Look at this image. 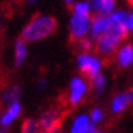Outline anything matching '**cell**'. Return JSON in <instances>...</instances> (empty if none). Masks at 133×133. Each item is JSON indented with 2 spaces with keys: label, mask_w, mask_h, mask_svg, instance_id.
Masks as SVG:
<instances>
[{
  "label": "cell",
  "mask_w": 133,
  "mask_h": 133,
  "mask_svg": "<svg viewBox=\"0 0 133 133\" xmlns=\"http://www.w3.org/2000/svg\"><path fill=\"white\" fill-rule=\"evenodd\" d=\"M128 29H129V31L133 30V11L129 14V18H128Z\"/></svg>",
  "instance_id": "cell-20"
},
{
  "label": "cell",
  "mask_w": 133,
  "mask_h": 133,
  "mask_svg": "<svg viewBox=\"0 0 133 133\" xmlns=\"http://www.w3.org/2000/svg\"><path fill=\"white\" fill-rule=\"evenodd\" d=\"M117 61L121 68H128L133 63V45L132 44H126L118 50Z\"/></svg>",
  "instance_id": "cell-12"
},
{
  "label": "cell",
  "mask_w": 133,
  "mask_h": 133,
  "mask_svg": "<svg viewBox=\"0 0 133 133\" xmlns=\"http://www.w3.org/2000/svg\"><path fill=\"white\" fill-rule=\"evenodd\" d=\"M77 68L84 77H87L90 80H94L98 75H101V69H102V61L101 58L92 56L90 53H80L77 56Z\"/></svg>",
  "instance_id": "cell-2"
},
{
  "label": "cell",
  "mask_w": 133,
  "mask_h": 133,
  "mask_svg": "<svg viewBox=\"0 0 133 133\" xmlns=\"http://www.w3.org/2000/svg\"><path fill=\"white\" fill-rule=\"evenodd\" d=\"M126 2H128V4L130 5V7H133V0H126Z\"/></svg>",
  "instance_id": "cell-21"
},
{
  "label": "cell",
  "mask_w": 133,
  "mask_h": 133,
  "mask_svg": "<svg viewBox=\"0 0 133 133\" xmlns=\"http://www.w3.org/2000/svg\"><path fill=\"white\" fill-rule=\"evenodd\" d=\"M90 118H91V121L96 125L98 122H101L102 119H103V111H102L101 107H94L91 113H90Z\"/></svg>",
  "instance_id": "cell-18"
},
{
  "label": "cell",
  "mask_w": 133,
  "mask_h": 133,
  "mask_svg": "<svg viewBox=\"0 0 133 133\" xmlns=\"http://www.w3.org/2000/svg\"><path fill=\"white\" fill-rule=\"evenodd\" d=\"M21 133H41L39 132V124H38V121L31 119V118L26 119L25 122L22 124Z\"/></svg>",
  "instance_id": "cell-16"
},
{
  "label": "cell",
  "mask_w": 133,
  "mask_h": 133,
  "mask_svg": "<svg viewBox=\"0 0 133 133\" xmlns=\"http://www.w3.org/2000/svg\"><path fill=\"white\" fill-rule=\"evenodd\" d=\"M29 2H30V3H33V2H35V0H29Z\"/></svg>",
  "instance_id": "cell-24"
},
{
  "label": "cell",
  "mask_w": 133,
  "mask_h": 133,
  "mask_svg": "<svg viewBox=\"0 0 133 133\" xmlns=\"http://www.w3.org/2000/svg\"><path fill=\"white\" fill-rule=\"evenodd\" d=\"M118 45H119V44H118L117 41H114L113 38L109 37V35L103 34L102 37H99L98 39H96L95 49H96V52H98L101 56L109 57V56H111V54L116 52V49H117Z\"/></svg>",
  "instance_id": "cell-9"
},
{
  "label": "cell",
  "mask_w": 133,
  "mask_h": 133,
  "mask_svg": "<svg viewBox=\"0 0 133 133\" xmlns=\"http://www.w3.org/2000/svg\"><path fill=\"white\" fill-rule=\"evenodd\" d=\"M63 2H65V3H66V4H71V3H72V2H74V0H63Z\"/></svg>",
  "instance_id": "cell-22"
},
{
  "label": "cell",
  "mask_w": 133,
  "mask_h": 133,
  "mask_svg": "<svg viewBox=\"0 0 133 133\" xmlns=\"http://www.w3.org/2000/svg\"><path fill=\"white\" fill-rule=\"evenodd\" d=\"M96 130L95 124L91 121L90 116L87 114H80V116L75 117L72 121L69 133H94Z\"/></svg>",
  "instance_id": "cell-6"
},
{
  "label": "cell",
  "mask_w": 133,
  "mask_h": 133,
  "mask_svg": "<svg viewBox=\"0 0 133 133\" xmlns=\"http://www.w3.org/2000/svg\"><path fill=\"white\" fill-rule=\"evenodd\" d=\"M27 56V48H26V41L22 38L15 42V66H19L21 64L25 63Z\"/></svg>",
  "instance_id": "cell-13"
},
{
  "label": "cell",
  "mask_w": 133,
  "mask_h": 133,
  "mask_svg": "<svg viewBox=\"0 0 133 133\" xmlns=\"http://www.w3.org/2000/svg\"><path fill=\"white\" fill-rule=\"evenodd\" d=\"M19 114H21V103L19 102H15V103H12L11 106H8L7 110L2 114V117H0V125H2L3 128H8V126L19 117Z\"/></svg>",
  "instance_id": "cell-10"
},
{
  "label": "cell",
  "mask_w": 133,
  "mask_h": 133,
  "mask_svg": "<svg viewBox=\"0 0 133 133\" xmlns=\"http://www.w3.org/2000/svg\"><path fill=\"white\" fill-rule=\"evenodd\" d=\"M90 11H91V3L88 2H79L72 5V15L76 16H91Z\"/></svg>",
  "instance_id": "cell-14"
},
{
  "label": "cell",
  "mask_w": 133,
  "mask_h": 133,
  "mask_svg": "<svg viewBox=\"0 0 133 133\" xmlns=\"http://www.w3.org/2000/svg\"><path fill=\"white\" fill-rule=\"evenodd\" d=\"M94 133H105V132H101V130H95Z\"/></svg>",
  "instance_id": "cell-23"
},
{
  "label": "cell",
  "mask_w": 133,
  "mask_h": 133,
  "mask_svg": "<svg viewBox=\"0 0 133 133\" xmlns=\"http://www.w3.org/2000/svg\"><path fill=\"white\" fill-rule=\"evenodd\" d=\"M39 124V129L42 130V133H49L57 128H61V113L57 109H52L48 110L41 116V118L38 119Z\"/></svg>",
  "instance_id": "cell-5"
},
{
  "label": "cell",
  "mask_w": 133,
  "mask_h": 133,
  "mask_svg": "<svg viewBox=\"0 0 133 133\" xmlns=\"http://www.w3.org/2000/svg\"><path fill=\"white\" fill-rule=\"evenodd\" d=\"M91 16H76L72 15L69 21V31L71 41L79 42L80 39L86 38V35L91 31Z\"/></svg>",
  "instance_id": "cell-4"
},
{
  "label": "cell",
  "mask_w": 133,
  "mask_h": 133,
  "mask_svg": "<svg viewBox=\"0 0 133 133\" xmlns=\"http://www.w3.org/2000/svg\"><path fill=\"white\" fill-rule=\"evenodd\" d=\"M132 102H133V88L128 90L126 92H119L111 101V111L114 114L122 113Z\"/></svg>",
  "instance_id": "cell-8"
},
{
  "label": "cell",
  "mask_w": 133,
  "mask_h": 133,
  "mask_svg": "<svg viewBox=\"0 0 133 133\" xmlns=\"http://www.w3.org/2000/svg\"><path fill=\"white\" fill-rule=\"evenodd\" d=\"M41 133H42V132H41Z\"/></svg>",
  "instance_id": "cell-26"
},
{
  "label": "cell",
  "mask_w": 133,
  "mask_h": 133,
  "mask_svg": "<svg viewBox=\"0 0 133 133\" xmlns=\"http://www.w3.org/2000/svg\"><path fill=\"white\" fill-rule=\"evenodd\" d=\"M0 133H3V132H2V130H0Z\"/></svg>",
  "instance_id": "cell-25"
},
{
  "label": "cell",
  "mask_w": 133,
  "mask_h": 133,
  "mask_svg": "<svg viewBox=\"0 0 133 133\" xmlns=\"http://www.w3.org/2000/svg\"><path fill=\"white\" fill-rule=\"evenodd\" d=\"M57 22L53 16L49 15H35L29 25L23 29L22 39L26 42H34L44 39L56 30Z\"/></svg>",
  "instance_id": "cell-1"
},
{
  "label": "cell",
  "mask_w": 133,
  "mask_h": 133,
  "mask_svg": "<svg viewBox=\"0 0 133 133\" xmlns=\"http://www.w3.org/2000/svg\"><path fill=\"white\" fill-rule=\"evenodd\" d=\"M19 94H21V90H19L18 86L11 87V88H8L7 91L3 94V102H4V103H7L8 106H11L12 103L18 102V99H19Z\"/></svg>",
  "instance_id": "cell-15"
},
{
  "label": "cell",
  "mask_w": 133,
  "mask_h": 133,
  "mask_svg": "<svg viewBox=\"0 0 133 133\" xmlns=\"http://www.w3.org/2000/svg\"><path fill=\"white\" fill-rule=\"evenodd\" d=\"M92 87H94V90H95V92H96V95L98 94H102L105 91V87H106V79H105V76L103 75H98L95 77V79L92 80Z\"/></svg>",
  "instance_id": "cell-17"
},
{
  "label": "cell",
  "mask_w": 133,
  "mask_h": 133,
  "mask_svg": "<svg viewBox=\"0 0 133 133\" xmlns=\"http://www.w3.org/2000/svg\"><path fill=\"white\" fill-rule=\"evenodd\" d=\"M116 0H91V8L99 15H110L114 12Z\"/></svg>",
  "instance_id": "cell-11"
},
{
  "label": "cell",
  "mask_w": 133,
  "mask_h": 133,
  "mask_svg": "<svg viewBox=\"0 0 133 133\" xmlns=\"http://www.w3.org/2000/svg\"><path fill=\"white\" fill-rule=\"evenodd\" d=\"M77 45H79V48L82 49V53H88V50L92 48V42H91V39L90 38H83V39H80L79 42H77Z\"/></svg>",
  "instance_id": "cell-19"
},
{
  "label": "cell",
  "mask_w": 133,
  "mask_h": 133,
  "mask_svg": "<svg viewBox=\"0 0 133 133\" xmlns=\"http://www.w3.org/2000/svg\"><path fill=\"white\" fill-rule=\"evenodd\" d=\"M109 15H99V14H95L92 16V21H91V38L94 39H98L99 37H102L109 29Z\"/></svg>",
  "instance_id": "cell-7"
},
{
  "label": "cell",
  "mask_w": 133,
  "mask_h": 133,
  "mask_svg": "<svg viewBox=\"0 0 133 133\" xmlns=\"http://www.w3.org/2000/svg\"><path fill=\"white\" fill-rule=\"evenodd\" d=\"M88 91V84L82 76H75L69 82V91L66 96V103L72 107H76L82 103Z\"/></svg>",
  "instance_id": "cell-3"
}]
</instances>
